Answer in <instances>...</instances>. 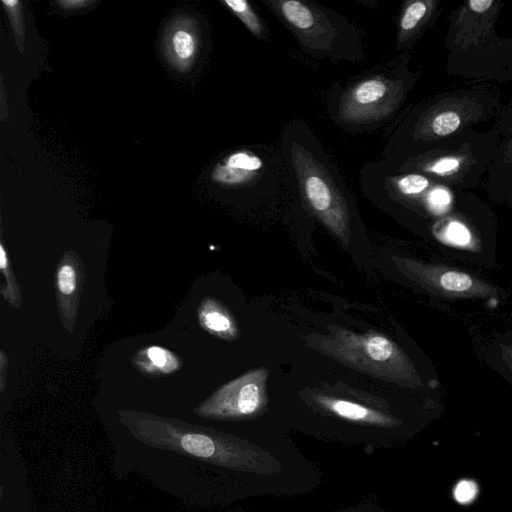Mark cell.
<instances>
[{
    "instance_id": "cell-14",
    "label": "cell",
    "mask_w": 512,
    "mask_h": 512,
    "mask_svg": "<svg viewBox=\"0 0 512 512\" xmlns=\"http://www.w3.org/2000/svg\"><path fill=\"white\" fill-rule=\"evenodd\" d=\"M427 12V5L423 1H414L404 10L399 27L401 33L411 32L423 19Z\"/></svg>"
},
{
    "instance_id": "cell-11",
    "label": "cell",
    "mask_w": 512,
    "mask_h": 512,
    "mask_svg": "<svg viewBox=\"0 0 512 512\" xmlns=\"http://www.w3.org/2000/svg\"><path fill=\"white\" fill-rule=\"evenodd\" d=\"M323 403L335 414L353 421L373 419V412L368 408L345 400L324 399Z\"/></svg>"
},
{
    "instance_id": "cell-13",
    "label": "cell",
    "mask_w": 512,
    "mask_h": 512,
    "mask_svg": "<svg viewBox=\"0 0 512 512\" xmlns=\"http://www.w3.org/2000/svg\"><path fill=\"white\" fill-rule=\"evenodd\" d=\"M2 4L9 16L11 26L17 41V46L20 52L23 51L24 41V19L21 12V5L19 1L3 0Z\"/></svg>"
},
{
    "instance_id": "cell-18",
    "label": "cell",
    "mask_w": 512,
    "mask_h": 512,
    "mask_svg": "<svg viewBox=\"0 0 512 512\" xmlns=\"http://www.w3.org/2000/svg\"><path fill=\"white\" fill-rule=\"evenodd\" d=\"M204 322L209 329L216 332H226L231 327L229 318L218 311L207 313L204 317Z\"/></svg>"
},
{
    "instance_id": "cell-7",
    "label": "cell",
    "mask_w": 512,
    "mask_h": 512,
    "mask_svg": "<svg viewBox=\"0 0 512 512\" xmlns=\"http://www.w3.org/2000/svg\"><path fill=\"white\" fill-rule=\"evenodd\" d=\"M222 3L243 23L253 36L258 39L266 38L267 28L248 1L224 0Z\"/></svg>"
},
{
    "instance_id": "cell-19",
    "label": "cell",
    "mask_w": 512,
    "mask_h": 512,
    "mask_svg": "<svg viewBox=\"0 0 512 512\" xmlns=\"http://www.w3.org/2000/svg\"><path fill=\"white\" fill-rule=\"evenodd\" d=\"M428 206L436 213H442L450 203V195L443 189H435L427 196Z\"/></svg>"
},
{
    "instance_id": "cell-22",
    "label": "cell",
    "mask_w": 512,
    "mask_h": 512,
    "mask_svg": "<svg viewBox=\"0 0 512 512\" xmlns=\"http://www.w3.org/2000/svg\"><path fill=\"white\" fill-rule=\"evenodd\" d=\"M148 357L158 367H163L167 362L166 352L159 347L149 348Z\"/></svg>"
},
{
    "instance_id": "cell-4",
    "label": "cell",
    "mask_w": 512,
    "mask_h": 512,
    "mask_svg": "<svg viewBox=\"0 0 512 512\" xmlns=\"http://www.w3.org/2000/svg\"><path fill=\"white\" fill-rule=\"evenodd\" d=\"M285 166L282 153L244 147L227 154L212 169L211 180L225 188L260 191L277 188L279 168Z\"/></svg>"
},
{
    "instance_id": "cell-16",
    "label": "cell",
    "mask_w": 512,
    "mask_h": 512,
    "mask_svg": "<svg viewBox=\"0 0 512 512\" xmlns=\"http://www.w3.org/2000/svg\"><path fill=\"white\" fill-rule=\"evenodd\" d=\"M478 492V486L474 481L463 479L455 485L453 496L458 503L466 505L477 497Z\"/></svg>"
},
{
    "instance_id": "cell-12",
    "label": "cell",
    "mask_w": 512,
    "mask_h": 512,
    "mask_svg": "<svg viewBox=\"0 0 512 512\" xmlns=\"http://www.w3.org/2000/svg\"><path fill=\"white\" fill-rule=\"evenodd\" d=\"M181 445L184 450L200 457H210L215 451L213 441L202 434L185 435L181 440Z\"/></svg>"
},
{
    "instance_id": "cell-17",
    "label": "cell",
    "mask_w": 512,
    "mask_h": 512,
    "mask_svg": "<svg viewBox=\"0 0 512 512\" xmlns=\"http://www.w3.org/2000/svg\"><path fill=\"white\" fill-rule=\"evenodd\" d=\"M58 288L63 294H71L75 289L76 277L72 266L63 265L57 274Z\"/></svg>"
},
{
    "instance_id": "cell-8",
    "label": "cell",
    "mask_w": 512,
    "mask_h": 512,
    "mask_svg": "<svg viewBox=\"0 0 512 512\" xmlns=\"http://www.w3.org/2000/svg\"><path fill=\"white\" fill-rule=\"evenodd\" d=\"M435 282L442 291L449 293H467L475 288L474 279L458 270H437Z\"/></svg>"
},
{
    "instance_id": "cell-23",
    "label": "cell",
    "mask_w": 512,
    "mask_h": 512,
    "mask_svg": "<svg viewBox=\"0 0 512 512\" xmlns=\"http://www.w3.org/2000/svg\"><path fill=\"white\" fill-rule=\"evenodd\" d=\"M492 0H470L469 5L472 11L482 13L490 8Z\"/></svg>"
},
{
    "instance_id": "cell-9",
    "label": "cell",
    "mask_w": 512,
    "mask_h": 512,
    "mask_svg": "<svg viewBox=\"0 0 512 512\" xmlns=\"http://www.w3.org/2000/svg\"><path fill=\"white\" fill-rule=\"evenodd\" d=\"M364 353L368 358L375 362H387L398 356V351L394 344L384 336L369 335L361 340Z\"/></svg>"
},
{
    "instance_id": "cell-6",
    "label": "cell",
    "mask_w": 512,
    "mask_h": 512,
    "mask_svg": "<svg viewBox=\"0 0 512 512\" xmlns=\"http://www.w3.org/2000/svg\"><path fill=\"white\" fill-rule=\"evenodd\" d=\"M200 28L189 16L174 18L165 31L164 50L167 62L176 70L185 72L195 62L200 49Z\"/></svg>"
},
{
    "instance_id": "cell-15",
    "label": "cell",
    "mask_w": 512,
    "mask_h": 512,
    "mask_svg": "<svg viewBox=\"0 0 512 512\" xmlns=\"http://www.w3.org/2000/svg\"><path fill=\"white\" fill-rule=\"evenodd\" d=\"M460 125V117L452 111L438 114L432 122V130L438 136L454 132Z\"/></svg>"
},
{
    "instance_id": "cell-21",
    "label": "cell",
    "mask_w": 512,
    "mask_h": 512,
    "mask_svg": "<svg viewBox=\"0 0 512 512\" xmlns=\"http://www.w3.org/2000/svg\"><path fill=\"white\" fill-rule=\"evenodd\" d=\"M94 1L87 0H60L57 2L58 6L65 11H75L86 8L93 4Z\"/></svg>"
},
{
    "instance_id": "cell-10",
    "label": "cell",
    "mask_w": 512,
    "mask_h": 512,
    "mask_svg": "<svg viewBox=\"0 0 512 512\" xmlns=\"http://www.w3.org/2000/svg\"><path fill=\"white\" fill-rule=\"evenodd\" d=\"M435 235L441 242L459 248L468 247L472 241L469 229L458 221L448 222L442 229H437Z\"/></svg>"
},
{
    "instance_id": "cell-20",
    "label": "cell",
    "mask_w": 512,
    "mask_h": 512,
    "mask_svg": "<svg viewBox=\"0 0 512 512\" xmlns=\"http://www.w3.org/2000/svg\"><path fill=\"white\" fill-rule=\"evenodd\" d=\"M459 166V161L456 158L447 157L438 160L430 170L435 173H446L452 171Z\"/></svg>"
},
{
    "instance_id": "cell-1",
    "label": "cell",
    "mask_w": 512,
    "mask_h": 512,
    "mask_svg": "<svg viewBox=\"0 0 512 512\" xmlns=\"http://www.w3.org/2000/svg\"><path fill=\"white\" fill-rule=\"evenodd\" d=\"M280 146L289 185L335 234L349 235L354 199L311 128L301 120L288 123Z\"/></svg>"
},
{
    "instance_id": "cell-2",
    "label": "cell",
    "mask_w": 512,
    "mask_h": 512,
    "mask_svg": "<svg viewBox=\"0 0 512 512\" xmlns=\"http://www.w3.org/2000/svg\"><path fill=\"white\" fill-rule=\"evenodd\" d=\"M296 38L301 50L332 62L364 58L358 29L328 7L304 0H263Z\"/></svg>"
},
{
    "instance_id": "cell-5",
    "label": "cell",
    "mask_w": 512,
    "mask_h": 512,
    "mask_svg": "<svg viewBox=\"0 0 512 512\" xmlns=\"http://www.w3.org/2000/svg\"><path fill=\"white\" fill-rule=\"evenodd\" d=\"M268 372L256 369L223 387L218 393L220 410L235 416H247L259 410L265 398Z\"/></svg>"
},
{
    "instance_id": "cell-3",
    "label": "cell",
    "mask_w": 512,
    "mask_h": 512,
    "mask_svg": "<svg viewBox=\"0 0 512 512\" xmlns=\"http://www.w3.org/2000/svg\"><path fill=\"white\" fill-rule=\"evenodd\" d=\"M400 88L384 66L334 87L328 113L340 128L358 132L375 128L393 112Z\"/></svg>"
}]
</instances>
